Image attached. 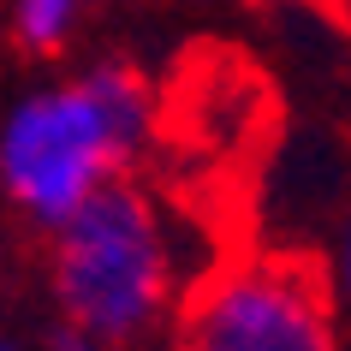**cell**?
I'll return each instance as SVG.
<instances>
[{
	"label": "cell",
	"instance_id": "cell-1",
	"mask_svg": "<svg viewBox=\"0 0 351 351\" xmlns=\"http://www.w3.org/2000/svg\"><path fill=\"white\" fill-rule=\"evenodd\" d=\"M155 137V90L131 66L24 95L0 125V185L36 226L54 232L77 203L113 185Z\"/></svg>",
	"mask_w": 351,
	"mask_h": 351
},
{
	"label": "cell",
	"instance_id": "cell-2",
	"mask_svg": "<svg viewBox=\"0 0 351 351\" xmlns=\"http://www.w3.org/2000/svg\"><path fill=\"white\" fill-rule=\"evenodd\" d=\"M179 292V250L149 191L113 179L54 226V304L66 328L125 351L161 328Z\"/></svg>",
	"mask_w": 351,
	"mask_h": 351
},
{
	"label": "cell",
	"instance_id": "cell-3",
	"mask_svg": "<svg viewBox=\"0 0 351 351\" xmlns=\"http://www.w3.org/2000/svg\"><path fill=\"white\" fill-rule=\"evenodd\" d=\"M173 351H339L328 280L292 250H232L185 286Z\"/></svg>",
	"mask_w": 351,
	"mask_h": 351
},
{
	"label": "cell",
	"instance_id": "cell-4",
	"mask_svg": "<svg viewBox=\"0 0 351 351\" xmlns=\"http://www.w3.org/2000/svg\"><path fill=\"white\" fill-rule=\"evenodd\" d=\"M77 19H84V0H12V36L30 54H60Z\"/></svg>",
	"mask_w": 351,
	"mask_h": 351
},
{
	"label": "cell",
	"instance_id": "cell-5",
	"mask_svg": "<svg viewBox=\"0 0 351 351\" xmlns=\"http://www.w3.org/2000/svg\"><path fill=\"white\" fill-rule=\"evenodd\" d=\"M48 351H113V346H101V339H90L84 328H60L54 339H48Z\"/></svg>",
	"mask_w": 351,
	"mask_h": 351
},
{
	"label": "cell",
	"instance_id": "cell-6",
	"mask_svg": "<svg viewBox=\"0 0 351 351\" xmlns=\"http://www.w3.org/2000/svg\"><path fill=\"white\" fill-rule=\"evenodd\" d=\"M339 280L351 286V215H346V232H339Z\"/></svg>",
	"mask_w": 351,
	"mask_h": 351
},
{
	"label": "cell",
	"instance_id": "cell-7",
	"mask_svg": "<svg viewBox=\"0 0 351 351\" xmlns=\"http://www.w3.org/2000/svg\"><path fill=\"white\" fill-rule=\"evenodd\" d=\"M322 6H333V12H346V19H351V0H322Z\"/></svg>",
	"mask_w": 351,
	"mask_h": 351
}]
</instances>
